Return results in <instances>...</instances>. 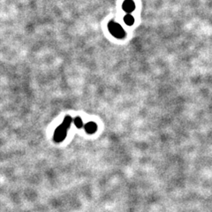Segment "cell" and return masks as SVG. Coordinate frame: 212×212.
Masks as SVG:
<instances>
[{
	"label": "cell",
	"instance_id": "6da1fadb",
	"mask_svg": "<svg viewBox=\"0 0 212 212\" xmlns=\"http://www.w3.org/2000/svg\"><path fill=\"white\" fill-rule=\"evenodd\" d=\"M108 29H109L110 33L113 36L116 37V38H119V39L123 38V37L125 36V35H126V32L123 29V28L120 26L119 23H117V22H115L113 20H111V21L109 22Z\"/></svg>",
	"mask_w": 212,
	"mask_h": 212
},
{
	"label": "cell",
	"instance_id": "5b68a950",
	"mask_svg": "<svg viewBox=\"0 0 212 212\" xmlns=\"http://www.w3.org/2000/svg\"><path fill=\"white\" fill-rule=\"evenodd\" d=\"M124 22L127 26H132L134 22V18L131 14H126V16L124 17Z\"/></svg>",
	"mask_w": 212,
	"mask_h": 212
},
{
	"label": "cell",
	"instance_id": "7a4b0ae2",
	"mask_svg": "<svg viewBox=\"0 0 212 212\" xmlns=\"http://www.w3.org/2000/svg\"><path fill=\"white\" fill-rule=\"evenodd\" d=\"M66 131L67 129L65 128L63 125H60L58 127H57L54 133V140L57 142H59L61 141H63L66 136Z\"/></svg>",
	"mask_w": 212,
	"mask_h": 212
},
{
	"label": "cell",
	"instance_id": "8992f818",
	"mask_svg": "<svg viewBox=\"0 0 212 212\" xmlns=\"http://www.w3.org/2000/svg\"><path fill=\"white\" fill-rule=\"evenodd\" d=\"M72 121H73V119H72L70 116H66V117L65 118V120H64V121H63V123H62V125L65 127L66 129H68V128H69V127L71 126Z\"/></svg>",
	"mask_w": 212,
	"mask_h": 212
},
{
	"label": "cell",
	"instance_id": "52a82bcc",
	"mask_svg": "<svg viewBox=\"0 0 212 212\" xmlns=\"http://www.w3.org/2000/svg\"><path fill=\"white\" fill-rule=\"evenodd\" d=\"M74 125L76 126V127H78V128H82L83 126V123H82V119L80 118V117H77V118H75L74 120Z\"/></svg>",
	"mask_w": 212,
	"mask_h": 212
},
{
	"label": "cell",
	"instance_id": "3957f363",
	"mask_svg": "<svg viewBox=\"0 0 212 212\" xmlns=\"http://www.w3.org/2000/svg\"><path fill=\"white\" fill-rule=\"evenodd\" d=\"M122 8L127 12V14H130L135 9V4L133 0H125L122 5Z\"/></svg>",
	"mask_w": 212,
	"mask_h": 212
},
{
	"label": "cell",
	"instance_id": "277c9868",
	"mask_svg": "<svg viewBox=\"0 0 212 212\" xmlns=\"http://www.w3.org/2000/svg\"><path fill=\"white\" fill-rule=\"evenodd\" d=\"M84 128L88 134H94L97 129V126L94 122H89L85 125Z\"/></svg>",
	"mask_w": 212,
	"mask_h": 212
}]
</instances>
